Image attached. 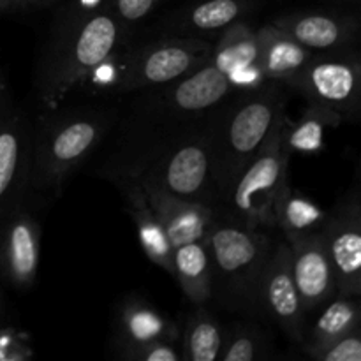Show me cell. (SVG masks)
<instances>
[{
  "instance_id": "1",
  "label": "cell",
  "mask_w": 361,
  "mask_h": 361,
  "mask_svg": "<svg viewBox=\"0 0 361 361\" xmlns=\"http://www.w3.org/2000/svg\"><path fill=\"white\" fill-rule=\"evenodd\" d=\"M235 92L212 60L180 80L145 88L109 129L99 175L109 182L133 176L169 148L212 130Z\"/></svg>"
},
{
  "instance_id": "2",
  "label": "cell",
  "mask_w": 361,
  "mask_h": 361,
  "mask_svg": "<svg viewBox=\"0 0 361 361\" xmlns=\"http://www.w3.org/2000/svg\"><path fill=\"white\" fill-rule=\"evenodd\" d=\"M122 41V21L106 11L62 21L53 30L35 71L34 97L39 106L51 109L59 104L78 83L111 60Z\"/></svg>"
},
{
  "instance_id": "3",
  "label": "cell",
  "mask_w": 361,
  "mask_h": 361,
  "mask_svg": "<svg viewBox=\"0 0 361 361\" xmlns=\"http://www.w3.org/2000/svg\"><path fill=\"white\" fill-rule=\"evenodd\" d=\"M288 85L264 80L259 87L235 92L210 137L212 182L219 207H226L236 180L249 166L288 104ZM217 207V208H219Z\"/></svg>"
},
{
  "instance_id": "4",
  "label": "cell",
  "mask_w": 361,
  "mask_h": 361,
  "mask_svg": "<svg viewBox=\"0 0 361 361\" xmlns=\"http://www.w3.org/2000/svg\"><path fill=\"white\" fill-rule=\"evenodd\" d=\"M212 261V300L231 312L261 316L259 291L274 243L226 208L214 210L207 235Z\"/></svg>"
},
{
  "instance_id": "5",
  "label": "cell",
  "mask_w": 361,
  "mask_h": 361,
  "mask_svg": "<svg viewBox=\"0 0 361 361\" xmlns=\"http://www.w3.org/2000/svg\"><path fill=\"white\" fill-rule=\"evenodd\" d=\"M118 111L81 108L51 113L46 109L32 127L27 192L56 196L67 176L108 136Z\"/></svg>"
},
{
  "instance_id": "6",
  "label": "cell",
  "mask_w": 361,
  "mask_h": 361,
  "mask_svg": "<svg viewBox=\"0 0 361 361\" xmlns=\"http://www.w3.org/2000/svg\"><path fill=\"white\" fill-rule=\"evenodd\" d=\"M289 123L291 120L282 111L257 154L236 180L228 204L222 207L250 228H275V201L289 183L291 150L286 141Z\"/></svg>"
},
{
  "instance_id": "7",
  "label": "cell",
  "mask_w": 361,
  "mask_h": 361,
  "mask_svg": "<svg viewBox=\"0 0 361 361\" xmlns=\"http://www.w3.org/2000/svg\"><path fill=\"white\" fill-rule=\"evenodd\" d=\"M212 51L214 42L190 35L147 42L123 55L113 76L115 87L122 94H129L171 83L207 63Z\"/></svg>"
},
{
  "instance_id": "8",
  "label": "cell",
  "mask_w": 361,
  "mask_h": 361,
  "mask_svg": "<svg viewBox=\"0 0 361 361\" xmlns=\"http://www.w3.org/2000/svg\"><path fill=\"white\" fill-rule=\"evenodd\" d=\"M309 104L337 113L342 120H356L361 104V62L351 46L314 51L309 62L289 81Z\"/></svg>"
},
{
  "instance_id": "9",
  "label": "cell",
  "mask_w": 361,
  "mask_h": 361,
  "mask_svg": "<svg viewBox=\"0 0 361 361\" xmlns=\"http://www.w3.org/2000/svg\"><path fill=\"white\" fill-rule=\"evenodd\" d=\"M212 133L214 129L169 148L127 178L147 180L173 196L217 208V194L212 182Z\"/></svg>"
},
{
  "instance_id": "10",
  "label": "cell",
  "mask_w": 361,
  "mask_h": 361,
  "mask_svg": "<svg viewBox=\"0 0 361 361\" xmlns=\"http://www.w3.org/2000/svg\"><path fill=\"white\" fill-rule=\"evenodd\" d=\"M323 240L331 261L337 284V295L360 296L361 293V203L360 194L353 190L338 201L328 215Z\"/></svg>"
},
{
  "instance_id": "11",
  "label": "cell",
  "mask_w": 361,
  "mask_h": 361,
  "mask_svg": "<svg viewBox=\"0 0 361 361\" xmlns=\"http://www.w3.org/2000/svg\"><path fill=\"white\" fill-rule=\"evenodd\" d=\"M41 254V226L25 200L0 217V279L18 291L34 286Z\"/></svg>"
},
{
  "instance_id": "12",
  "label": "cell",
  "mask_w": 361,
  "mask_h": 361,
  "mask_svg": "<svg viewBox=\"0 0 361 361\" xmlns=\"http://www.w3.org/2000/svg\"><path fill=\"white\" fill-rule=\"evenodd\" d=\"M261 312L274 317L291 341L303 344L305 307L291 274V249L288 242L274 245L263 274L259 291Z\"/></svg>"
},
{
  "instance_id": "13",
  "label": "cell",
  "mask_w": 361,
  "mask_h": 361,
  "mask_svg": "<svg viewBox=\"0 0 361 361\" xmlns=\"http://www.w3.org/2000/svg\"><path fill=\"white\" fill-rule=\"evenodd\" d=\"M30 152L32 123L9 99L0 122V217L25 200Z\"/></svg>"
},
{
  "instance_id": "14",
  "label": "cell",
  "mask_w": 361,
  "mask_h": 361,
  "mask_svg": "<svg viewBox=\"0 0 361 361\" xmlns=\"http://www.w3.org/2000/svg\"><path fill=\"white\" fill-rule=\"evenodd\" d=\"M291 274L305 312L321 309L337 296V284L331 261L328 257L323 233L298 238L289 243Z\"/></svg>"
},
{
  "instance_id": "15",
  "label": "cell",
  "mask_w": 361,
  "mask_h": 361,
  "mask_svg": "<svg viewBox=\"0 0 361 361\" xmlns=\"http://www.w3.org/2000/svg\"><path fill=\"white\" fill-rule=\"evenodd\" d=\"M136 182L143 187L148 203L164 228L173 249L194 240L207 238L215 208L173 196L147 180Z\"/></svg>"
},
{
  "instance_id": "16",
  "label": "cell",
  "mask_w": 361,
  "mask_h": 361,
  "mask_svg": "<svg viewBox=\"0 0 361 361\" xmlns=\"http://www.w3.org/2000/svg\"><path fill=\"white\" fill-rule=\"evenodd\" d=\"M271 25L310 51L345 48L358 37V21L355 18L330 13L286 14Z\"/></svg>"
},
{
  "instance_id": "17",
  "label": "cell",
  "mask_w": 361,
  "mask_h": 361,
  "mask_svg": "<svg viewBox=\"0 0 361 361\" xmlns=\"http://www.w3.org/2000/svg\"><path fill=\"white\" fill-rule=\"evenodd\" d=\"M116 189L126 197L127 212L137 228V236L145 254L154 264L173 275V247L164 228L152 210L143 187L133 178L113 180Z\"/></svg>"
},
{
  "instance_id": "18",
  "label": "cell",
  "mask_w": 361,
  "mask_h": 361,
  "mask_svg": "<svg viewBox=\"0 0 361 361\" xmlns=\"http://www.w3.org/2000/svg\"><path fill=\"white\" fill-rule=\"evenodd\" d=\"M256 34L259 44L257 67L264 80H275L289 85V81L314 55V51L296 42L271 23L261 27Z\"/></svg>"
},
{
  "instance_id": "19",
  "label": "cell",
  "mask_w": 361,
  "mask_h": 361,
  "mask_svg": "<svg viewBox=\"0 0 361 361\" xmlns=\"http://www.w3.org/2000/svg\"><path fill=\"white\" fill-rule=\"evenodd\" d=\"M152 341H178V328L140 298L123 303L116 319V349Z\"/></svg>"
},
{
  "instance_id": "20",
  "label": "cell",
  "mask_w": 361,
  "mask_h": 361,
  "mask_svg": "<svg viewBox=\"0 0 361 361\" xmlns=\"http://www.w3.org/2000/svg\"><path fill=\"white\" fill-rule=\"evenodd\" d=\"M194 307L212 300V261L207 238L173 249V275Z\"/></svg>"
},
{
  "instance_id": "21",
  "label": "cell",
  "mask_w": 361,
  "mask_h": 361,
  "mask_svg": "<svg viewBox=\"0 0 361 361\" xmlns=\"http://www.w3.org/2000/svg\"><path fill=\"white\" fill-rule=\"evenodd\" d=\"M274 215L275 226L281 228L288 243L319 233L328 219V214L319 204L300 194L289 183L275 201Z\"/></svg>"
},
{
  "instance_id": "22",
  "label": "cell",
  "mask_w": 361,
  "mask_h": 361,
  "mask_svg": "<svg viewBox=\"0 0 361 361\" xmlns=\"http://www.w3.org/2000/svg\"><path fill=\"white\" fill-rule=\"evenodd\" d=\"M247 7L249 4L245 0H204L180 14L175 23H169V32L190 37L222 32L229 25L240 21V18L249 11Z\"/></svg>"
},
{
  "instance_id": "23",
  "label": "cell",
  "mask_w": 361,
  "mask_h": 361,
  "mask_svg": "<svg viewBox=\"0 0 361 361\" xmlns=\"http://www.w3.org/2000/svg\"><path fill=\"white\" fill-rule=\"evenodd\" d=\"M257 59H259V44H257L256 30H252L243 21H236L221 32L219 41L214 42L210 60L222 73L233 76L240 71L257 67Z\"/></svg>"
},
{
  "instance_id": "24",
  "label": "cell",
  "mask_w": 361,
  "mask_h": 361,
  "mask_svg": "<svg viewBox=\"0 0 361 361\" xmlns=\"http://www.w3.org/2000/svg\"><path fill=\"white\" fill-rule=\"evenodd\" d=\"M224 344V328L204 305H196L183 330L185 361H217Z\"/></svg>"
},
{
  "instance_id": "25",
  "label": "cell",
  "mask_w": 361,
  "mask_h": 361,
  "mask_svg": "<svg viewBox=\"0 0 361 361\" xmlns=\"http://www.w3.org/2000/svg\"><path fill=\"white\" fill-rule=\"evenodd\" d=\"M323 307V312L319 314L309 335L303 338L302 345L323 344L360 328L358 296L337 295Z\"/></svg>"
},
{
  "instance_id": "26",
  "label": "cell",
  "mask_w": 361,
  "mask_h": 361,
  "mask_svg": "<svg viewBox=\"0 0 361 361\" xmlns=\"http://www.w3.org/2000/svg\"><path fill=\"white\" fill-rule=\"evenodd\" d=\"M344 120L337 113L321 106L309 104L296 122L289 123L286 141L291 154H319L324 148V129Z\"/></svg>"
},
{
  "instance_id": "27",
  "label": "cell",
  "mask_w": 361,
  "mask_h": 361,
  "mask_svg": "<svg viewBox=\"0 0 361 361\" xmlns=\"http://www.w3.org/2000/svg\"><path fill=\"white\" fill-rule=\"evenodd\" d=\"M268 344L264 335L252 324L236 323L224 330L221 361H256L264 358Z\"/></svg>"
},
{
  "instance_id": "28",
  "label": "cell",
  "mask_w": 361,
  "mask_h": 361,
  "mask_svg": "<svg viewBox=\"0 0 361 361\" xmlns=\"http://www.w3.org/2000/svg\"><path fill=\"white\" fill-rule=\"evenodd\" d=\"M303 351L317 361H361L360 328L317 345H303Z\"/></svg>"
},
{
  "instance_id": "29",
  "label": "cell",
  "mask_w": 361,
  "mask_h": 361,
  "mask_svg": "<svg viewBox=\"0 0 361 361\" xmlns=\"http://www.w3.org/2000/svg\"><path fill=\"white\" fill-rule=\"evenodd\" d=\"M120 356L133 361H178L182 355L175 348V342L169 341H152L145 344L127 345L118 349Z\"/></svg>"
},
{
  "instance_id": "30",
  "label": "cell",
  "mask_w": 361,
  "mask_h": 361,
  "mask_svg": "<svg viewBox=\"0 0 361 361\" xmlns=\"http://www.w3.org/2000/svg\"><path fill=\"white\" fill-rule=\"evenodd\" d=\"M157 0H116V16L120 21L136 23L154 11Z\"/></svg>"
},
{
  "instance_id": "31",
  "label": "cell",
  "mask_w": 361,
  "mask_h": 361,
  "mask_svg": "<svg viewBox=\"0 0 361 361\" xmlns=\"http://www.w3.org/2000/svg\"><path fill=\"white\" fill-rule=\"evenodd\" d=\"M9 90H7V81L6 76H4V71L0 67V122H2L4 111L7 108V102H9Z\"/></svg>"
},
{
  "instance_id": "32",
  "label": "cell",
  "mask_w": 361,
  "mask_h": 361,
  "mask_svg": "<svg viewBox=\"0 0 361 361\" xmlns=\"http://www.w3.org/2000/svg\"><path fill=\"white\" fill-rule=\"evenodd\" d=\"M18 2H27V0H18Z\"/></svg>"
},
{
  "instance_id": "33",
  "label": "cell",
  "mask_w": 361,
  "mask_h": 361,
  "mask_svg": "<svg viewBox=\"0 0 361 361\" xmlns=\"http://www.w3.org/2000/svg\"><path fill=\"white\" fill-rule=\"evenodd\" d=\"M0 4H2V0H0Z\"/></svg>"
}]
</instances>
